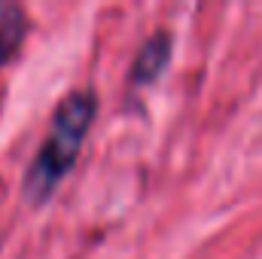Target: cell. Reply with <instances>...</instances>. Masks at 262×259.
<instances>
[{
  "mask_svg": "<svg viewBox=\"0 0 262 259\" xmlns=\"http://www.w3.org/2000/svg\"><path fill=\"white\" fill-rule=\"evenodd\" d=\"M95 113H98V95L92 89H79L61 98V104L52 113L49 131L21 180V195L31 204H46L58 189V183L70 174L82 149V140L95 122Z\"/></svg>",
  "mask_w": 262,
  "mask_h": 259,
  "instance_id": "6da1fadb",
  "label": "cell"
},
{
  "mask_svg": "<svg viewBox=\"0 0 262 259\" xmlns=\"http://www.w3.org/2000/svg\"><path fill=\"white\" fill-rule=\"evenodd\" d=\"M171 61V34L168 31H156L152 37H146L131 61V82L134 85H143V82H152Z\"/></svg>",
  "mask_w": 262,
  "mask_h": 259,
  "instance_id": "7a4b0ae2",
  "label": "cell"
},
{
  "mask_svg": "<svg viewBox=\"0 0 262 259\" xmlns=\"http://www.w3.org/2000/svg\"><path fill=\"white\" fill-rule=\"evenodd\" d=\"M28 34V15L21 6L3 3L0 6V67L9 64L15 52L21 49V40Z\"/></svg>",
  "mask_w": 262,
  "mask_h": 259,
  "instance_id": "3957f363",
  "label": "cell"
}]
</instances>
